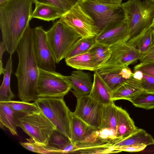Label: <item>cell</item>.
<instances>
[{"instance_id":"cell-36","label":"cell","mask_w":154,"mask_h":154,"mask_svg":"<svg viewBox=\"0 0 154 154\" xmlns=\"http://www.w3.org/2000/svg\"><path fill=\"white\" fill-rule=\"evenodd\" d=\"M140 82L144 91L154 93V76L143 74Z\"/></svg>"},{"instance_id":"cell-10","label":"cell","mask_w":154,"mask_h":154,"mask_svg":"<svg viewBox=\"0 0 154 154\" xmlns=\"http://www.w3.org/2000/svg\"><path fill=\"white\" fill-rule=\"evenodd\" d=\"M129 38L124 14L107 24L95 36V44L109 47L127 42Z\"/></svg>"},{"instance_id":"cell-24","label":"cell","mask_w":154,"mask_h":154,"mask_svg":"<svg viewBox=\"0 0 154 154\" xmlns=\"http://www.w3.org/2000/svg\"><path fill=\"white\" fill-rule=\"evenodd\" d=\"M12 72V55L8 60L4 72L3 82L0 87V102L11 101L15 97L10 87L11 75Z\"/></svg>"},{"instance_id":"cell-30","label":"cell","mask_w":154,"mask_h":154,"mask_svg":"<svg viewBox=\"0 0 154 154\" xmlns=\"http://www.w3.org/2000/svg\"><path fill=\"white\" fill-rule=\"evenodd\" d=\"M2 102L15 111L23 115L38 112L41 111L34 103H30L22 101L11 100Z\"/></svg>"},{"instance_id":"cell-44","label":"cell","mask_w":154,"mask_h":154,"mask_svg":"<svg viewBox=\"0 0 154 154\" xmlns=\"http://www.w3.org/2000/svg\"><path fill=\"white\" fill-rule=\"evenodd\" d=\"M10 0H0V7L6 5Z\"/></svg>"},{"instance_id":"cell-46","label":"cell","mask_w":154,"mask_h":154,"mask_svg":"<svg viewBox=\"0 0 154 154\" xmlns=\"http://www.w3.org/2000/svg\"><path fill=\"white\" fill-rule=\"evenodd\" d=\"M152 35H153V44H154V29H152Z\"/></svg>"},{"instance_id":"cell-47","label":"cell","mask_w":154,"mask_h":154,"mask_svg":"<svg viewBox=\"0 0 154 154\" xmlns=\"http://www.w3.org/2000/svg\"><path fill=\"white\" fill-rule=\"evenodd\" d=\"M151 27L152 28V29H154V21H153V23H152V24L151 26Z\"/></svg>"},{"instance_id":"cell-19","label":"cell","mask_w":154,"mask_h":154,"mask_svg":"<svg viewBox=\"0 0 154 154\" xmlns=\"http://www.w3.org/2000/svg\"><path fill=\"white\" fill-rule=\"evenodd\" d=\"M117 122L116 137L119 141L127 137L138 128L129 114L121 107L116 106Z\"/></svg>"},{"instance_id":"cell-48","label":"cell","mask_w":154,"mask_h":154,"mask_svg":"<svg viewBox=\"0 0 154 154\" xmlns=\"http://www.w3.org/2000/svg\"><path fill=\"white\" fill-rule=\"evenodd\" d=\"M151 2H152L154 3V0H149Z\"/></svg>"},{"instance_id":"cell-5","label":"cell","mask_w":154,"mask_h":154,"mask_svg":"<svg viewBox=\"0 0 154 154\" xmlns=\"http://www.w3.org/2000/svg\"><path fill=\"white\" fill-rule=\"evenodd\" d=\"M63 98H38L34 102L59 131L71 139V111Z\"/></svg>"},{"instance_id":"cell-9","label":"cell","mask_w":154,"mask_h":154,"mask_svg":"<svg viewBox=\"0 0 154 154\" xmlns=\"http://www.w3.org/2000/svg\"><path fill=\"white\" fill-rule=\"evenodd\" d=\"M78 4L92 18L99 32L109 22L124 14L121 5L101 3L91 0H81Z\"/></svg>"},{"instance_id":"cell-21","label":"cell","mask_w":154,"mask_h":154,"mask_svg":"<svg viewBox=\"0 0 154 154\" xmlns=\"http://www.w3.org/2000/svg\"><path fill=\"white\" fill-rule=\"evenodd\" d=\"M35 4L32 19L36 18L48 21H54L60 18L66 13L60 8L52 5L38 3Z\"/></svg>"},{"instance_id":"cell-15","label":"cell","mask_w":154,"mask_h":154,"mask_svg":"<svg viewBox=\"0 0 154 154\" xmlns=\"http://www.w3.org/2000/svg\"><path fill=\"white\" fill-rule=\"evenodd\" d=\"M67 76L70 82L72 88L73 90L72 91L77 98L89 94L93 85L89 74L77 70Z\"/></svg>"},{"instance_id":"cell-34","label":"cell","mask_w":154,"mask_h":154,"mask_svg":"<svg viewBox=\"0 0 154 154\" xmlns=\"http://www.w3.org/2000/svg\"><path fill=\"white\" fill-rule=\"evenodd\" d=\"M134 71L139 70L143 74L154 76V62L140 63L134 67Z\"/></svg>"},{"instance_id":"cell-41","label":"cell","mask_w":154,"mask_h":154,"mask_svg":"<svg viewBox=\"0 0 154 154\" xmlns=\"http://www.w3.org/2000/svg\"><path fill=\"white\" fill-rule=\"evenodd\" d=\"M99 3L121 5L122 0H91Z\"/></svg>"},{"instance_id":"cell-39","label":"cell","mask_w":154,"mask_h":154,"mask_svg":"<svg viewBox=\"0 0 154 154\" xmlns=\"http://www.w3.org/2000/svg\"><path fill=\"white\" fill-rule=\"evenodd\" d=\"M77 146L71 141L61 150L60 153H73L77 149Z\"/></svg>"},{"instance_id":"cell-42","label":"cell","mask_w":154,"mask_h":154,"mask_svg":"<svg viewBox=\"0 0 154 154\" xmlns=\"http://www.w3.org/2000/svg\"><path fill=\"white\" fill-rule=\"evenodd\" d=\"M143 74L141 71L137 70L134 71L133 76L135 79L140 81L143 78Z\"/></svg>"},{"instance_id":"cell-33","label":"cell","mask_w":154,"mask_h":154,"mask_svg":"<svg viewBox=\"0 0 154 154\" xmlns=\"http://www.w3.org/2000/svg\"><path fill=\"white\" fill-rule=\"evenodd\" d=\"M33 2L35 4H43L57 7L65 12L73 7L66 0H33Z\"/></svg>"},{"instance_id":"cell-32","label":"cell","mask_w":154,"mask_h":154,"mask_svg":"<svg viewBox=\"0 0 154 154\" xmlns=\"http://www.w3.org/2000/svg\"><path fill=\"white\" fill-rule=\"evenodd\" d=\"M113 147L111 146H97L77 148L73 153L82 154H104L115 153Z\"/></svg>"},{"instance_id":"cell-14","label":"cell","mask_w":154,"mask_h":154,"mask_svg":"<svg viewBox=\"0 0 154 154\" xmlns=\"http://www.w3.org/2000/svg\"><path fill=\"white\" fill-rule=\"evenodd\" d=\"M112 92L133 75L128 66H107L97 70Z\"/></svg>"},{"instance_id":"cell-7","label":"cell","mask_w":154,"mask_h":154,"mask_svg":"<svg viewBox=\"0 0 154 154\" xmlns=\"http://www.w3.org/2000/svg\"><path fill=\"white\" fill-rule=\"evenodd\" d=\"M72 88L67 76L39 68L37 84L38 98H63Z\"/></svg>"},{"instance_id":"cell-28","label":"cell","mask_w":154,"mask_h":154,"mask_svg":"<svg viewBox=\"0 0 154 154\" xmlns=\"http://www.w3.org/2000/svg\"><path fill=\"white\" fill-rule=\"evenodd\" d=\"M95 44V36L81 38L73 45L65 59L88 52Z\"/></svg>"},{"instance_id":"cell-22","label":"cell","mask_w":154,"mask_h":154,"mask_svg":"<svg viewBox=\"0 0 154 154\" xmlns=\"http://www.w3.org/2000/svg\"><path fill=\"white\" fill-rule=\"evenodd\" d=\"M140 144H145L147 146L154 144V139L145 130L138 128L128 137L115 143L112 146L114 148Z\"/></svg>"},{"instance_id":"cell-2","label":"cell","mask_w":154,"mask_h":154,"mask_svg":"<svg viewBox=\"0 0 154 154\" xmlns=\"http://www.w3.org/2000/svg\"><path fill=\"white\" fill-rule=\"evenodd\" d=\"M33 0H10L0 7V26L2 41L7 51H15L32 19Z\"/></svg>"},{"instance_id":"cell-3","label":"cell","mask_w":154,"mask_h":154,"mask_svg":"<svg viewBox=\"0 0 154 154\" xmlns=\"http://www.w3.org/2000/svg\"><path fill=\"white\" fill-rule=\"evenodd\" d=\"M121 5L128 28L129 39L151 26L154 20V3L148 0H128Z\"/></svg>"},{"instance_id":"cell-17","label":"cell","mask_w":154,"mask_h":154,"mask_svg":"<svg viewBox=\"0 0 154 154\" xmlns=\"http://www.w3.org/2000/svg\"><path fill=\"white\" fill-rule=\"evenodd\" d=\"M93 75V86L89 96L103 106L112 103L111 92L97 70Z\"/></svg>"},{"instance_id":"cell-40","label":"cell","mask_w":154,"mask_h":154,"mask_svg":"<svg viewBox=\"0 0 154 154\" xmlns=\"http://www.w3.org/2000/svg\"><path fill=\"white\" fill-rule=\"evenodd\" d=\"M7 51L6 46L2 41L0 44V74L1 75L3 74L4 69L3 67L2 62V61L3 55L4 52Z\"/></svg>"},{"instance_id":"cell-16","label":"cell","mask_w":154,"mask_h":154,"mask_svg":"<svg viewBox=\"0 0 154 154\" xmlns=\"http://www.w3.org/2000/svg\"><path fill=\"white\" fill-rule=\"evenodd\" d=\"M143 91L141 82L132 76L111 92L112 99L113 101L124 99L131 101Z\"/></svg>"},{"instance_id":"cell-13","label":"cell","mask_w":154,"mask_h":154,"mask_svg":"<svg viewBox=\"0 0 154 154\" xmlns=\"http://www.w3.org/2000/svg\"><path fill=\"white\" fill-rule=\"evenodd\" d=\"M110 56L101 67L107 66H128L139 60L142 54L127 42L114 45L110 47Z\"/></svg>"},{"instance_id":"cell-35","label":"cell","mask_w":154,"mask_h":154,"mask_svg":"<svg viewBox=\"0 0 154 154\" xmlns=\"http://www.w3.org/2000/svg\"><path fill=\"white\" fill-rule=\"evenodd\" d=\"M29 141L20 142V143L24 148L33 152L40 154H48V152L44 147L33 142Z\"/></svg>"},{"instance_id":"cell-43","label":"cell","mask_w":154,"mask_h":154,"mask_svg":"<svg viewBox=\"0 0 154 154\" xmlns=\"http://www.w3.org/2000/svg\"><path fill=\"white\" fill-rule=\"evenodd\" d=\"M72 6L78 3L81 0H66Z\"/></svg>"},{"instance_id":"cell-1","label":"cell","mask_w":154,"mask_h":154,"mask_svg":"<svg viewBox=\"0 0 154 154\" xmlns=\"http://www.w3.org/2000/svg\"><path fill=\"white\" fill-rule=\"evenodd\" d=\"M16 51L18 63L14 75L17 80L18 97L21 101H35L38 98L37 84L39 68L34 53L33 29L29 26L26 29Z\"/></svg>"},{"instance_id":"cell-31","label":"cell","mask_w":154,"mask_h":154,"mask_svg":"<svg viewBox=\"0 0 154 154\" xmlns=\"http://www.w3.org/2000/svg\"><path fill=\"white\" fill-rule=\"evenodd\" d=\"M135 107L146 110L154 108V93L143 91L131 101Z\"/></svg>"},{"instance_id":"cell-4","label":"cell","mask_w":154,"mask_h":154,"mask_svg":"<svg viewBox=\"0 0 154 154\" xmlns=\"http://www.w3.org/2000/svg\"><path fill=\"white\" fill-rule=\"evenodd\" d=\"M47 40L56 63L65 59L73 45L81 38L71 28L59 20L46 31Z\"/></svg>"},{"instance_id":"cell-26","label":"cell","mask_w":154,"mask_h":154,"mask_svg":"<svg viewBox=\"0 0 154 154\" xmlns=\"http://www.w3.org/2000/svg\"><path fill=\"white\" fill-rule=\"evenodd\" d=\"M127 42L142 53L145 52L153 44L152 27L146 29L135 38L128 40Z\"/></svg>"},{"instance_id":"cell-11","label":"cell","mask_w":154,"mask_h":154,"mask_svg":"<svg viewBox=\"0 0 154 154\" xmlns=\"http://www.w3.org/2000/svg\"><path fill=\"white\" fill-rule=\"evenodd\" d=\"M77 98L74 114L91 127L100 129L104 106L91 98L88 94Z\"/></svg>"},{"instance_id":"cell-20","label":"cell","mask_w":154,"mask_h":154,"mask_svg":"<svg viewBox=\"0 0 154 154\" xmlns=\"http://www.w3.org/2000/svg\"><path fill=\"white\" fill-rule=\"evenodd\" d=\"M24 116L0 102V122L13 135H17V128L19 126V118Z\"/></svg>"},{"instance_id":"cell-6","label":"cell","mask_w":154,"mask_h":154,"mask_svg":"<svg viewBox=\"0 0 154 154\" xmlns=\"http://www.w3.org/2000/svg\"><path fill=\"white\" fill-rule=\"evenodd\" d=\"M19 127L37 144L46 146L53 131L57 129L41 110L23 116L19 119Z\"/></svg>"},{"instance_id":"cell-45","label":"cell","mask_w":154,"mask_h":154,"mask_svg":"<svg viewBox=\"0 0 154 154\" xmlns=\"http://www.w3.org/2000/svg\"><path fill=\"white\" fill-rule=\"evenodd\" d=\"M0 123V126L1 128H2V129L5 130V128H4L5 126L1 123Z\"/></svg>"},{"instance_id":"cell-23","label":"cell","mask_w":154,"mask_h":154,"mask_svg":"<svg viewBox=\"0 0 154 154\" xmlns=\"http://www.w3.org/2000/svg\"><path fill=\"white\" fill-rule=\"evenodd\" d=\"M65 60L67 65L77 70L95 71L98 69L89 52L65 59Z\"/></svg>"},{"instance_id":"cell-29","label":"cell","mask_w":154,"mask_h":154,"mask_svg":"<svg viewBox=\"0 0 154 154\" xmlns=\"http://www.w3.org/2000/svg\"><path fill=\"white\" fill-rule=\"evenodd\" d=\"M88 52L98 69L106 63L110 55V47L100 44H95Z\"/></svg>"},{"instance_id":"cell-12","label":"cell","mask_w":154,"mask_h":154,"mask_svg":"<svg viewBox=\"0 0 154 154\" xmlns=\"http://www.w3.org/2000/svg\"><path fill=\"white\" fill-rule=\"evenodd\" d=\"M34 54L39 68L55 72L56 63L47 43L46 31L42 26L33 29Z\"/></svg>"},{"instance_id":"cell-8","label":"cell","mask_w":154,"mask_h":154,"mask_svg":"<svg viewBox=\"0 0 154 154\" xmlns=\"http://www.w3.org/2000/svg\"><path fill=\"white\" fill-rule=\"evenodd\" d=\"M59 19L60 20L71 28L81 38L95 37L99 32L92 18L78 3Z\"/></svg>"},{"instance_id":"cell-37","label":"cell","mask_w":154,"mask_h":154,"mask_svg":"<svg viewBox=\"0 0 154 154\" xmlns=\"http://www.w3.org/2000/svg\"><path fill=\"white\" fill-rule=\"evenodd\" d=\"M147 145L143 144L130 145L114 147V150L117 152L122 151L138 152L144 149Z\"/></svg>"},{"instance_id":"cell-27","label":"cell","mask_w":154,"mask_h":154,"mask_svg":"<svg viewBox=\"0 0 154 154\" xmlns=\"http://www.w3.org/2000/svg\"><path fill=\"white\" fill-rule=\"evenodd\" d=\"M117 122V107L114 102L104 106L100 129L111 130L116 132Z\"/></svg>"},{"instance_id":"cell-38","label":"cell","mask_w":154,"mask_h":154,"mask_svg":"<svg viewBox=\"0 0 154 154\" xmlns=\"http://www.w3.org/2000/svg\"><path fill=\"white\" fill-rule=\"evenodd\" d=\"M140 63L154 62V44L146 51L142 54Z\"/></svg>"},{"instance_id":"cell-18","label":"cell","mask_w":154,"mask_h":154,"mask_svg":"<svg viewBox=\"0 0 154 154\" xmlns=\"http://www.w3.org/2000/svg\"><path fill=\"white\" fill-rule=\"evenodd\" d=\"M71 141L77 146L83 141L96 129L70 113Z\"/></svg>"},{"instance_id":"cell-25","label":"cell","mask_w":154,"mask_h":154,"mask_svg":"<svg viewBox=\"0 0 154 154\" xmlns=\"http://www.w3.org/2000/svg\"><path fill=\"white\" fill-rule=\"evenodd\" d=\"M70 141L69 137L56 129L51 134L47 144L42 146L45 147L48 154L60 153L61 150Z\"/></svg>"}]
</instances>
